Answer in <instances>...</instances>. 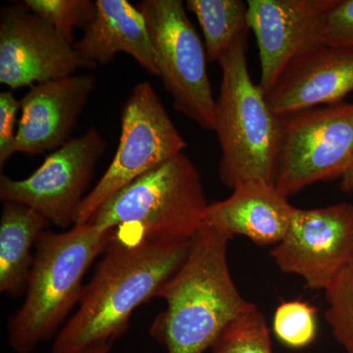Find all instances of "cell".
Segmentation results:
<instances>
[{"label":"cell","instance_id":"obj_22","mask_svg":"<svg viewBox=\"0 0 353 353\" xmlns=\"http://www.w3.org/2000/svg\"><path fill=\"white\" fill-rule=\"evenodd\" d=\"M273 331L285 347L294 350L307 347L317 334L316 309L299 301L280 304L274 314Z\"/></svg>","mask_w":353,"mask_h":353},{"label":"cell","instance_id":"obj_12","mask_svg":"<svg viewBox=\"0 0 353 353\" xmlns=\"http://www.w3.org/2000/svg\"><path fill=\"white\" fill-rule=\"evenodd\" d=\"M248 26L259 46V87L270 92L296 58L322 46L325 15L336 0H248Z\"/></svg>","mask_w":353,"mask_h":353},{"label":"cell","instance_id":"obj_6","mask_svg":"<svg viewBox=\"0 0 353 353\" xmlns=\"http://www.w3.org/2000/svg\"><path fill=\"white\" fill-rule=\"evenodd\" d=\"M182 0H143L145 17L159 77L175 110L206 131H214L215 102L208 55Z\"/></svg>","mask_w":353,"mask_h":353},{"label":"cell","instance_id":"obj_18","mask_svg":"<svg viewBox=\"0 0 353 353\" xmlns=\"http://www.w3.org/2000/svg\"><path fill=\"white\" fill-rule=\"evenodd\" d=\"M185 6L201 25L208 59L219 61L241 34L250 32L248 2L241 0H188Z\"/></svg>","mask_w":353,"mask_h":353},{"label":"cell","instance_id":"obj_25","mask_svg":"<svg viewBox=\"0 0 353 353\" xmlns=\"http://www.w3.org/2000/svg\"><path fill=\"white\" fill-rule=\"evenodd\" d=\"M341 189L347 194H353V159L347 172L341 178Z\"/></svg>","mask_w":353,"mask_h":353},{"label":"cell","instance_id":"obj_23","mask_svg":"<svg viewBox=\"0 0 353 353\" xmlns=\"http://www.w3.org/2000/svg\"><path fill=\"white\" fill-rule=\"evenodd\" d=\"M323 43L353 48V0H336L325 15Z\"/></svg>","mask_w":353,"mask_h":353},{"label":"cell","instance_id":"obj_10","mask_svg":"<svg viewBox=\"0 0 353 353\" xmlns=\"http://www.w3.org/2000/svg\"><path fill=\"white\" fill-rule=\"evenodd\" d=\"M279 269L326 290L353 259V204L294 209L289 230L270 252Z\"/></svg>","mask_w":353,"mask_h":353},{"label":"cell","instance_id":"obj_7","mask_svg":"<svg viewBox=\"0 0 353 353\" xmlns=\"http://www.w3.org/2000/svg\"><path fill=\"white\" fill-rule=\"evenodd\" d=\"M188 143L148 81L138 83L121 112L119 145L99 182L83 199L75 225L85 224L128 183L183 152Z\"/></svg>","mask_w":353,"mask_h":353},{"label":"cell","instance_id":"obj_24","mask_svg":"<svg viewBox=\"0 0 353 353\" xmlns=\"http://www.w3.org/2000/svg\"><path fill=\"white\" fill-rule=\"evenodd\" d=\"M21 109L20 101L14 97L13 90L0 94V166L3 167L15 154L16 115Z\"/></svg>","mask_w":353,"mask_h":353},{"label":"cell","instance_id":"obj_1","mask_svg":"<svg viewBox=\"0 0 353 353\" xmlns=\"http://www.w3.org/2000/svg\"><path fill=\"white\" fill-rule=\"evenodd\" d=\"M192 240L141 245L109 243L105 255L85 288L75 315L60 331L52 353H79L126 332L130 318L179 271Z\"/></svg>","mask_w":353,"mask_h":353},{"label":"cell","instance_id":"obj_20","mask_svg":"<svg viewBox=\"0 0 353 353\" xmlns=\"http://www.w3.org/2000/svg\"><path fill=\"white\" fill-rule=\"evenodd\" d=\"M23 3L50 23L71 46L75 43L74 31H85L97 15V2L92 0H25Z\"/></svg>","mask_w":353,"mask_h":353},{"label":"cell","instance_id":"obj_19","mask_svg":"<svg viewBox=\"0 0 353 353\" xmlns=\"http://www.w3.org/2000/svg\"><path fill=\"white\" fill-rule=\"evenodd\" d=\"M212 353H273L270 330L256 304L248 303L211 347Z\"/></svg>","mask_w":353,"mask_h":353},{"label":"cell","instance_id":"obj_8","mask_svg":"<svg viewBox=\"0 0 353 353\" xmlns=\"http://www.w3.org/2000/svg\"><path fill=\"white\" fill-rule=\"evenodd\" d=\"M276 187L290 197L341 178L353 159V103L330 104L284 116Z\"/></svg>","mask_w":353,"mask_h":353},{"label":"cell","instance_id":"obj_17","mask_svg":"<svg viewBox=\"0 0 353 353\" xmlns=\"http://www.w3.org/2000/svg\"><path fill=\"white\" fill-rule=\"evenodd\" d=\"M50 224V221L29 206L4 202L0 220L1 292L16 297L27 290L34 261L32 248Z\"/></svg>","mask_w":353,"mask_h":353},{"label":"cell","instance_id":"obj_14","mask_svg":"<svg viewBox=\"0 0 353 353\" xmlns=\"http://www.w3.org/2000/svg\"><path fill=\"white\" fill-rule=\"evenodd\" d=\"M353 92V48L322 44L296 58L266 95L280 117L343 102Z\"/></svg>","mask_w":353,"mask_h":353},{"label":"cell","instance_id":"obj_13","mask_svg":"<svg viewBox=\"0 0 353 353\" xmlns=\"http://www.w3.org/2000/svg\"><path fill=\"white\" fill-rule=\"evenodd\" d=\"M94 87L92 75H72L32 85L20 101L16 152L41 154L66 145L73 139Z\"/></svg>","mask_w":353,"mask_h":353},{"label":"cell","instance_id":"obj_5","mask_svg":"<svg viewBox=\"0 0 353 353\" xmlns=\"http://www.w3.org/2000/svg\"><path fill=\"white\" fill-rule=\"evenodd\" d=\"M109 245V231L92 223L75 225L64 233L44 231L36 243L22 307L8 324L9 345L31 353L57 331L80 303L83 276Z\"/></svg>","mask_w":353,"mask_h":353},{"label":"cell","instance_id":"obj_2","mask_svg":"<svg viewBox=\"0 0 353 353\" xmlns=\"http://www.w3.org/2000/svg\"><path fill=\"white\" fill-rule=\"evenodd\" d=\"M230 236L202 225L179 271L158 290L166 301L150 327L167 353H204L248 305L228 265Z\"/></svg>","mask_w":353,"mask_h":353},{"label":"cell","instance_id":"obj_15","mask_svg":"<svg viewBox=\"0 0 353 353\" xmlns=\"http://www.w3.org/2000/svg\"><path fill=\"white\" fill-rule=\"evenodd\" d=\"M294 209L276 185L253 179L238 183L224 201L209 204L202 225L231 239L243 236L256 245H276L285 238Z\"/></svg>","mask_w":353,"mask_h":353},{"label":"cell","instance_id":"obj_3","mask_svg":"<svg viewBox=\"0 0 353 353\" xmlns=\"http://www.w3.org/2000/svg\"><path fill=\"white\" fill-rule=\"evenodd\" d=\"M208 205L201 174L182 152L118 190L88 223L108 230L109 243L190 241Z\"/></svg>","mask_w":353,"mask_h":353},{"label":"cell","instance_id":"obj_4","mask_svg":"<svg viewBox=\"0 0 353 353\" xmlns=\"http://www.w3.org/2000/svg\"><path fill=\"white\" fill-rule=\"evenodd\" d=\"M248 32L241 34L219 59L222 81L215 102V128L221 148L219 178L233 190L259 179L276 185L283 121L273 112L248 70Z\"/></svg>","mask_w":353,"mask_h":353},{"label":"cell","instance_id":"obj_21","mask_svg":"<svg viewBox=\"0 0 353 353\" xmlns=\"http://www.w3.org/2000/svg\"><path fill=\"white\" fill-rule=\"evenodd\" d=\"M325 290L329 304L325 316L334 338L353 353V259Z\"/></svg>","mask_w":353,"mask_h":353},{"label":"cell","instance_id":"obj_26","mask_svg":"<svg viewBox=\"0 0 353 353\" xmlns=\"http://www.w3.org/2000/svg\"><path fill=\"white\" fill-rule=\"evenodd\" d=\"M113 341H101L90 345L79 353H109L112 347Z\"/></svg>","mask_w":353,"mask_h":353},{"label":"cell","instance_id":"obj_9","mask_svg":"<svg viewBox=\"0 0 353 353\" xmlns=\"http://www.w3.org/2000/svg\"><path fill=\"white\" fill-rule=\"evenodd\" d=\"M106 150L101 132L90 128L51 153L28 178L12 180L1 175L0 199L29 206L58 227L75 226L95 166Z\"/></svg>","mask_w":353,"mask_h":353},{"label":"cell","instance_id":"obj_16","mask_svg":"<svg viewBox=\"0 0 353 353\" xmlns=\"http://www.w3.org/2000/svg\"><path fill=\"white\" fill-rule=\"evenodd\" d=\"M97 15L74 43L90 69L106 65L120 52L131 55L148 73L159 77L145 17L127 0H97Z\"/></svg>","mask_w":353,"mask_h":353},{"label":"cell","instance_id":"obj_11","mask_svg":"<svg viewBox=\"0 0 353 353\" xmlns=\"http://www.w3.org/2000/svg\"><path fill=\"white\" fill-rule=\"evenodd\" d=\"M90 69L73 46L24 3L3 7L0 13V83L11 90L32 87Z\"/></svg>","mask_w":353,"mask_h":353}]
</instances>
